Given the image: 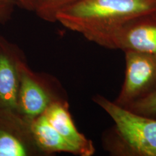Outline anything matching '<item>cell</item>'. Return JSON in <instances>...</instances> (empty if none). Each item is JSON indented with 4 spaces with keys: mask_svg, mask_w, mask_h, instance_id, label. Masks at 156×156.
I'll use <instances>...</instances> for the list:
<instances>
[{
    "mask_svg": "<svg viewBox=\"0 0 156 156\" xmlns=\"http://www.w3.org/2000/svg\"><path fill=\"white\" fill-rule=\"evenodd\" d=\"M155 13L156 0H81L60 11L56 22L106 48L112 36L123 25Z\"/></svg>",
    "mask_w": 156,
    "mask_h": 156,
    "instance_id": "cell-1",
    "label": "cell"
},
{
    "mask_svg": "<svg viewBox=\"0 0 156 156\" xmlns=\"http://www.w3.org/2000/svg\"><path fill=\"white\" fill-rule=\"evenodd\" d=\"M93 101L114 122L101 136L103 148L114 156H156V119L132 112L103 95Z\"/></svg>",
    "mask_w": 156,
    "mask_h": 156,
    "instance_id": "cell-2",
    "label": "cell"
},
{
    "mask_svg": "<svg viewBox=\"0 0 156 156\" xmlns=\"http://www.w3.org/2000/svg\"><path fill=\"white\" fill-rule=\"evenodd\" d=\"M65 90L57 78L52 75L34 71L27 59L20 67V85L17 111L31 121L40 116L52 103L67 101Z\"/></svg>",
    "mask_w": 156,
    "mask_h": 156,
    "instance_id": "cell-3",
    "label": "cell"
},
{
    "mask_svg": "<svg viewBox=\"0 0 156 156\" xmlns=\"http://www.w3.org/2000/svg\"><path fill=\"white\" fill-rule=\"evenodd\" d=\"M124 80L114 102L126 107L156 91V55L124 51Z\"/></svg>",
    "mask_w": 156,
    "mask_h": 156,
    "instance_id": "cell-4",
    "label": "cell"
},
{
    "mask_svg": "<svg viewBox=\"0 0 156 156\" xmlns=\"http://www.w3.org/2000/svg\"><path fill=\"white\" fill-rule=\"evenodd\" d=\"M30 122L17 111L0 110V156H44L33 136Z\"/></svg>",
    "mask_w": 156,
    "mask_h": 156,
    "instance_id": "cell-5",
    "label": "cell"
},
{
    "mask_svg": "<svg viewBox=\"0 0 156 156\" xmlns=\"http://www.w3.org/2000/svg\"><path fill=\"white\" fill-rule=\"evenodd\" d=\"M25 59L22 48L0 35V110L17 111L20 67Z\"/></svg>",
    "mask_w": 156,
    "mask_h": 156,
    "instance_id": "cell-6",
    "label": "cell"
},
{
    "mask_svg": "<svg viewBox=\"0 0 156 156\" xmlns=\"http://www.w3.org/2000/svg\"><path fill=\"white\" fill-rule=\"evenodd\" d=\"M106 48L156 55V13L137 17L123 25L112 36Z\"/></svg>",
    "mask_w": 156,
    "mask_h": 156,
    "instance_id": "cell-7",
    "label": "cell"
},
{
    "mask_svg": "<svg viewBox=\"0 0 156 156\" xmlns=\"http://www.w3.org/2000/svg\"><path fill=\"white\" fill-rule=\"evenodd\" d=\"M44 114L58 133L79 150L80 156L94 155L95 147L93 142L81 133L74 122L69 100L52 103Z\"/></svg>",
    "mask_w": 156,
    "mask_h": 156,
    "instance_id": "cell-8",
    "label": "cell"
},
{
    "mask_svg": "<svg viewBox=\"0 0 156 156\" xmlns=\"http://www.w3.org/2000/svg\"><path fill=\"white\" fill-rule=\"evenodd\" d=\"M30 124L33 136L44 156L61 153L80 156L79 150L58 133L44 114L31 120Z\"/></svg>",
    "mask_w": 156,
    "mask_h": 156,
    "instance_id": "cell-9",
    "label": "cell"
},
{
    "mask_svg": "<svg viewBox=\"0 0 156 156\" xmlns=\"http://www.w3.org/2000/svg\"><path fill=\"white\" fill-rule=\"evenodd\" d=\"M81 0H34V12L48 23H56V15L66 7Z\"/></svg>",
    "mask_w": 156,
    "mask_h": 156,
    "instance_id": "cell-10",
    "label": "cell"
},
{
    "mask_svg": "<svg viewBox=\"0 0 156 156\" xmlns=\"http://www.w3.org/2000/svg\"><path fill=\"white\" fill-rule=\"evenodd\" d=\"M126 108L136 114L156 119V91L135 101Z\"/></svg>",
    "mask_w": 156,
    "mask_h": 156,
    "instance_id": "cell-11",
    "label": "cell"
},
{
    "mask_svg": "<svg viewBox=\"0 0 156 156\" xmlns=\"http://www.w3.org/2000/svg\"><path fill=\"white\" fill-rule=\"evenodd\" d=\"M17 6L16 0H0V25L10 20Z\"/></svg>",
    "mask_w": 156,
    "mask_h": 156,
    "instance_id": "cell-12",
    "label": "cell"
},
{
    "mask_svg": "<svg viewBox=\"0 0 156 156\" xmlns=\"http://www.w3.org/2000/svg\"><path fill=\"white\" fill-rule=\"evenodd\" d=\"M18 7L27 11L34 12V0H16Z\"/></svg>",
    "mask_w": 156,
    "mask_h": 156,
    "instance_id": "cell-13",
    "label": "cell"
}]
</instances>
